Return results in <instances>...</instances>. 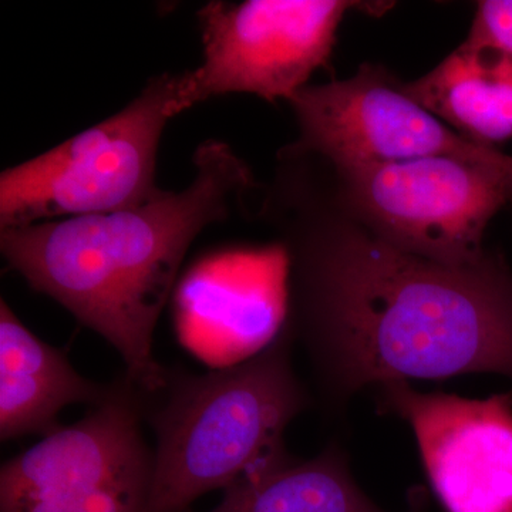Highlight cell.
Listing matches in <instances>:
<instances>
[{
    "mask_svg": "<svg viewBox=\"0 0 512 512\" xmlns=\"http://www.w3.org/2000/svg\"><path fill=\"white\" fill-rule=\"evenodd\" d=\"M339 173L376 237L446 265L483 261L485 228L512 201V156L494 147Z\"/></svg>",
    "mask_w": 512,
    "mask_h": 512,
    "instance_id": "5",
    "label": "cell"
},
{
    "mask_svg": "<svg viewBox=\"0 0 512 512\" xmlns=\"http://www.w3.org/2000/svg\"><path fill=\"white\" fill-rule=\"evenodd\" d=\"M379 389L380 409L406 421L431 490L446 512H512V396L484 400L421 393L407 382Z\"/></svg>",
    "mask_w": 512,
    "mask_h": 512,
    "instance_id": "9",
    "label": "cell"
},
{
    "mask_svg": "<svg viewBox=\"0 0 512 512\" xmlns=\"http://www.w3.org/2000/svg\"><path fill=\"white\" fill-rule=\"evenodd\" d=\"M111 386L79 375L63 350L47 345L0 303V439L9 441L60 429L57 417L70 404L99 406Z\"/></svg>",
    "mask_w": 512,
    "mask_h": 512,
    "instance_id": "10",
    "label": "cell"
},
{
    "mask_svg": "<svg viewBox=\"0 0 512 512\" xmlns=\"http://www.w3.org/2000/svg\"><path fill=\"white\" fill-rule=\"evenodd\" d=\"M194 165L184 190H160L137 207L0 234L9 268L106 339L127 379L146 394L170 380L154 357V332L185 254L205 228L227 220L254 184L244 161L221 141L202 144Z\"/></svg>",
    "mask_w": 512,
    "mask_h": 512,
    "instance_id": "2",
    "label": "cell"
},
{
    "mask_svg": "<svg viewBox=\"0 0 512 512\" xmlns=\"http://www.w3.org/2000/svg\"><path fill=\"white\" fill-rule=\"evenodd\" d=\"M298 231L282 247L295 302L286 322L330 406L372 384L512 377V279L494 259L446 265L367 232Z\"/></svg>",
    "mask_w": 512,
    "mask_h": 512,
    "instance_id": "1",
    "label": "cell"
},
{
    "mask_svg": "<svg viewBox=\"0 0 512 512\" xmlns=\"http://www.w3.org/2000/svg\"><path fill=\"white\" fill-rule=\"evenodd\" d=\"M291 326L247 359L205 375L168 380L148 416L153 473L143 512H184L285 453L284 433L309 404L292 365Z\"/></svg>",
    "mask_w": 512,
    "mask_h": 512,
    "instance_id": "3",
    "label": "cell"
},
{
    "mask_svg": "<svg viewBox=\"0 0 512 512\" xmlns=\"http://www.w3.org/2000/svg\"><path fill=\"white\" fill-rule=\"evenodd\" d=\"M183 73L154 77L123 110L0 175V228L137 207L160 191L158 148L183 113Z\"/></svg>",
    "mask_w": 512,
    "mask_h": 512,
    "instance_id": "4",
    "label": "cell"
},
{
    "mask_svg": "<svg viewBox=\"0 0 512 512\" xmlns=\"http://www.w3.org/2000/svg\"><path fill=\"white\" fill-rule=\"evenodd\" d=\"M210 512H389L359 487L348 456L330 444L311 460L288 453L269 461L224 490ZM407 512H426V494L414 488Z\"/></svg>",
    "mask_w": 512,
    "mask_h": 512,
    "instance_id": "12",
    "label": "cell"
},
{
    "mask_svg": "<svg viewBox=\"0 0 512 512\" xmlns=\"http://www.w3.org/2000/svg\"><path fill=\"white\" fill-rule=\"evenodd\" d=\"M404 92L460 136L483 146L512 138V56L466 40Z\"/></svg>",
    "mask_w": 512,
    "mask_h": 512,
    "instance_id": "11",
    "label": "cell"
},
{
    "mask_svg": "<svg viewBox=\"0 0 512 512\" xmlns=\"http://www.w3.org/2000/svg\"><path fill=\"white\" fill-rule=\"evenodd\" d=\"M468 40L495 47L512 56V0L478 3Z\"/></svg>",
    "mask_w": 512,
    "mask_h": 512,
    "instance_id": "13",
    "label": "cell"
},
{
    "mask_svg": "<svg viewBox=\"0 0 512 512\" xmlns=\"http://www.w3.org/2000/svg\"><path fill=\"white\" fill-rule=\"evenodd\" d=\"M143 394L126 377L92 413L47 434L0 470V512H83L110 488L151 478Z\"/></svg>",
    "mask_w": 512,
    "mask_h": 512,
    "instance_id": "8",
    "label": "cell"
},
{
    "mask_svg": "<svg viewBox=\"0 0 512 512\" xmlns=\"http://www.w3.org/2000/svg\"><path fill=\"white\" fill-rule=\"evenodd\" d=\"M343 0L212 2L200 12L204 62L183 73L181 111L229 93L291 100L328 62Z\"/></svg>",
    "mask_w": 512,
    "mask_h": 512,
    "instance_id": "6",
    "label": "cell"
},
{
    "mask_svg": "<svg viewBox=\"0 0 512 512\" xmlns=\"http://www.w3.org/2000/svg\"><path fill=\"white\" fill-rule=\"evenodd\" d=\"M289 101L301 128L289 153L316 154L338 171L441 154L474 156L488 147L460 136L370 64L348 80L303 87Z\"/></svg>",
    "mask_w": 512,
    "mask_h": 512,
    "instance_id": "7",
    "label": "cell"
}]
</instances>
